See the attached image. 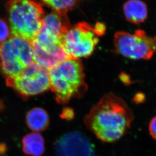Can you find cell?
<instances>
[{"mask_svg":"<svg viewBox=\"0 0 156 156\" xmlns=\"http://www.w3.org/2000/svg\"><path fill=\"white\" fill-rule=\"evenodd\" d=\"M22 147L25 155L41 156L45 151V141L43 136L39 133H30L22 139Z\"/></svg>","mask_w":156,"mask_h":156,"instance_id":"obj_13","label":"cell"},{"mask_svg":"<svg viewBox=\"0 0 156 156\" xmlns=\"http://www.w3.org/2000/svg\"><path fill=\"white\" fill-rule=\"evenodd\" d=\"M26 123L30 129L34 133L43 131L47 129L50 118L47 112L41 108L37 107L29 111L25 118Z\"/></svg>","mask_w":156,"mask_h":156,"instance_id":"obj_12","label":"cell"},{"mask_svg":"<svg viewBox=\"0 0 156 156\" xmlns=\"http://www.w3.org/2000/svg\"><path fill=\"white\" fill-rule=\"evenodd\" d=\"M141 94H140V96L136 95V97H135V101H136V103H141V102H143V101L144 100V96L141 97Z\"/></svg>","mask_w":156,"mask_h":156,"instance_id":"obj_19","label":"cell"},{"mask_svg":"<svg viewBox=\"0 0 156 156\" xmlns=\"http://www.w3.org/2000/svg\"><path fill=\"white\" fill-rule=\"evenodd\" d=\"M60 117L66 120H71L74 117V112L73 110L69 107L64 108L60 114Z\"/></svg>","mask_w":156,"mask_h":156,"instance_id":"obj_16","label":"cell"},{"mask_svg":"<svg viewBox=\"0 0 156 156\" xmlns=\"http://www.w3.org/2000/svg\"><path fill=\"white\" fill-rule=\"evenodd\" d=\"M124 15L127 20L139 24L146 20L147 17V8L146 4L139 0H130L123 7Z\"/></svg>","mask_w":156,"mask_h":156,"instance_id":"obj_10","label":"cell"},{"mask_svg":"<svg viewBox=\"0 0 156 156\" xmlns=\"http://www.w3.org/2000/svg\"><path fill=\"white\" fill-rule=\"evenodd\" d=\"M7 84L24 97L35 96L50 87L49 71L34 62L18 75L7 77Z\"/></svg>","mask_w":156,"mask_h":156,"instance_id":"obj_6","label":"cell"},{"mask_svg":"<svg viewBox=\"0 0 156 156\" xmlns=\"http://www.w3.org/2000/svg\"><path fill=\"white\" fill-rule=\"evenodd\" d=\"M133 120V111L125 101L107 93L84 117V123L101 141L113 143L127 133Z\"/></svg>","mask_w":156,"mask_h":156,"instance_id":"obj_1","label":"cell"},{"mask_svg":"<svg viewBox=\"0 0 156 156\" xmlns=\"http://www.w3.org/2000/svg\"><path fill=\"white\" fill-rule=\"evenodd\" d=\"M8 40L0 44V69L9 77L18 75L24 69Z\"/></svg>","mask_w":156,"mask_h":156,"instance_id":"obj_8","label":"cell"},{"mask_svg":"<svg viewBox=\"0 0 156 156\" xmlns=\"http://www.w3.org/2000/svg\"><path fill=\"white\" fill-rule=\"evenodd\" d=\"M93 28L98 37L103 35L106 30V26L104 24L100 22H98Z\"/></svg>","mask_w":156,"mask_h":156,"instance_id":"obj_17","label":"cell"},{"mask_svg":"<svg viewBox=\"0 0 156 156\" xmlns=\"http://www.w3.org/2000/svg\"><path fill=\"white\" fill-rule=\"evenodd\" d=\"M18 59L24 68L34 63V56L31 41L21 37L13 36L9 38Z\"/></svg>","mask_w":156,"mask_h":156,"instance_id":"obj_9","label":"cell"},{"mask_svg":"<svg viewBox=\"0 0 156 156\" xmlns=\"http://www.w3.org/2000/svg\"><path fill=\"white\" fill-rule=\"evenodd\" d=\"M7 8L13 36L33 41L41 28L44 17L41 4L28 0L12 1L8 2Z\"/></svg>","mask_w":156,"mask_h":156,"instance_id":"obj_3","label":"cell"},{"mask_svg":"<svg viewBox=\"0 0 156 156\" xmlns=\"http://www.w3.org/2000/svg\"><path fill=\"white\" fill-rule=\"evenodd\" d=\"M54 147L55 156H97L94 146L80 131L61 136L55 143Z\"/></svg>","mask_w":156,"mask_h":156,"instance_id":"obj_7","label":"cell"},{"mask_svg":"<svg viewBox=\"0 0 156 156\" xmlns=\"http://www.w3.org/2000/svg\"><path fill=\"white\" fill-rule=\"evenodd\" d=\"M7 150L6 146L3 144H0V154H4Z\"/></svg>","mask_w":156,"mask_h":156,"instance_id":"obj_20","label":"cell"},{"mask_svg":"<svg viewBox=\"0 0 156 156\" xmlns=\"http://www.w3.org/2000/svg\"><path fill=\"white\" fill-rule=\"evenodd\" d=\"M43 3L52 8L54 12L60 15L65 16L68 11L76 7L80 3L78 1H44Z\"/></svg>","mask_w":156,"mask_h":156,"instance_id":"obj_14","label":"cell"},{"mask_svg":"<svg viewBox=\"0 0 156 156\" xmlns=\"http://www.w3.org/2000/svg\"><path fill=\"white\" fill-rule=\"evenodd\" d=\"M42 27L60 38L61 36L70 27V24L67 15L63 16L53 12L44 17Z\"/></svg>","mask_w":156,"mask_h":156,"instance_id":"obj_11","label":"cell"},{"mask_svg":"<svg viewBox=\"0 0 156 156\" xmlns=\"http://www.w3.org/2000/svg\"><path fill=\"white\" fill-rule=\"evenodd\" d=\"M149 130L151 136L156 140V116L152 118L150 122Z\"/></svg>","mask_w":156,"mask_h":156,"instance_id":"obj_18","label":"cell"},{"mask_svg":"<svg viewBox=\"0 0 156 156\" xmlns=\"http://www.w3.org/2000/svg\"><path fill=\"white\" fill-rule=\"evenodd\" d=\"M113 43L115 53L131 60H149L156 53V35H147L143 30L116 32Z\"/></svg>","mask_w":156,"mask_h":156,"instance_id":"obj_4","label":"cell"},{"mask_svg":"<svg viewBox=\"0 0 156 156\" xmlns=\"http://www.w3.org/2000/svg\"><path fill=\"white\" fill-rule=\"evenodd\" d=\"M60 40L65 53L75 59L91 56L99 42L93 27L86 22L70 26Z\"/></svg>","mask_w":156,"mask_h":156,"instance_id":"obj_5","label":"cell"},{"mask_svg":"<svg viewBox=\"0 0 156 156\" xmlns=\"http://www.w3.org/2000/svg\"><path fill=\"white\" fill-rule=\"evenodd\" d=\"M49 71L50 87L59 104H65L73 98L81 97L87 90L84 67L80 59H66Z\"/></svg>","mask_w":156,"mask_h":156,"instance_id":"obj_2","label":"cell"},{"mask_svg":"<svg viewBox=\"0 0 156 156\" xmlns=\"http://www.w3.org/2000/svg\"><path fill=\"white\" fill-rule=\"evenodd\" d=\"M10 31L7 24L4 20L0 19V44L7 41Z\"/></svg>","mask_w":156,"mask_h":156,"instance_id":"obj_15","label":"cell"}]
</instances>
